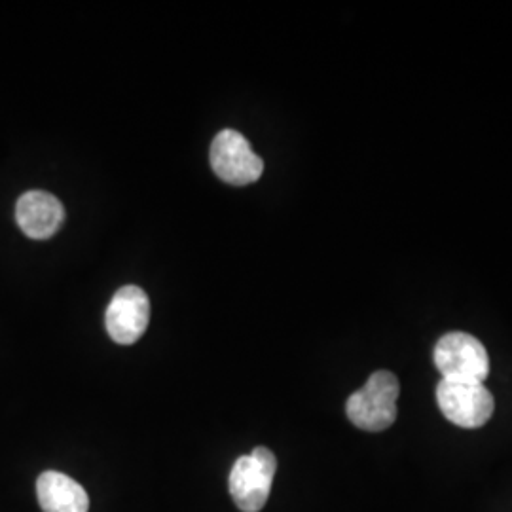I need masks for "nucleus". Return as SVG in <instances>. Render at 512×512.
Returning <instances> with one entry per match:
<instances>
[{
	"instance_id": "obj_4",
	"label": "nucleus",
	"mask_w": 512,
	"mask_h": 512,
	"mask_svg": "<svg viewBox=\"0 0 512 512\" xmlns=\"http://www.w3.org/2000/svg\"><path fill=\"white\" fill-rule=\"evenodd\" d=\"M209 158L220 181L234 186L256 183L264 171L262 158L255 154L251 143L234 129H224L213 139Z\"/></svg>"
},
{
	"instance_id": "obj_3",
	"label": "nucleus",
	"mask_w": 512,
	"mask_h": 512,
	"mask_svg": "<svg viewBox=\"0 0 512 512\" xmlns=\"http://www.w3.org/2000/svg\"><path fill=\"white\" fill-rule=\"evenodd\" d=\"M435 365L442 380L484 384L490 374V357L480 340L467 332H448L435 346Z\"/></svg>"
},
{
	"instance_id": "obj_1",
	"label": "nucleus",
	"mask_w": 512,
	"mask_h": 512,
	"mask_svg": "<svg viewBox=\"0 0 512 512\" xmlns=\"http://www.w3.org/2000/svg\"><path fill=\"white\" fill-rule=\"evenodd\" d=\"M401 385L395 374L378 370L370 374L359 391H355L346 403L349 421L368 433H380L389 429L397 420V399Z\"/></svg>"
},
{
	"instance_id": "obj_5",
	"label": "nucleus",
	"mask_w": 512,
	"mask_h": 512,
	"mask_svg": "<svg viewBox=\"0 0 512 512\" xmlns=\"http://www.w3.org/2000/svg\"><path fill=\"white\" fill-rule=\"evenodd\" d=\"M437 401L444 418L463 429L482 427L494 414V395L476 382L442 380L437 385Z\"/></svg>"
},
{
	"instance_id": "obj_8",
	"label": "nucleus",
	"mask_w": 512,
	"mask_h": 512,
	"mask_svg": "<svg viewBox=\"0 0 512 512\" xmlns=\"http://www.w3.org/2000/svg\"><path fill=\"white\" fill-rule=\"evenodd\" d=\"M37 497L44 512H88L90 497L71 476L46 471L38 476Z\"/></svg>"
},
{
	"instance_id": "obj_2",
	"label": "nucleus",
	"mask_w": 512,
	"mask_h": 512,
	"mask_svg": "<svg viewBox=\"0 0 512 512\" xmlns=\"http://www.w3.org/2000/svg\"><path fill=\"white\" fill-rule=\"evenodd\" d=\"M275 471L277 459L264 446H258L249 456L236 459L230 471L228 486L239 511H262L270 497Z\"/></svg>"
},
{
	"instance_id": "obj_7",
	"label": "nucleus",
	"mask_w": 512,
	"mask_h": 512,
	"mask_svg": "<svg viewBox=\"0 0 512 512\" xmlns=\"http://www.w3.org/2000/svg\"><path fill=\"white\" fill-rule=\"evenodd\" d=\"M16 219L27 238L48 239L63 226L65 209L63 203L52 194L44 190H31L19 198Z\"/></svg>"
},
{
	"instance_id": "obj_6",
	"label": "nucleus",
	"mask_w": 512,
	"mask_h": 512,
	"mask_svg": "<svg viewBox=\"0 0 512 512\" xmlns=\"http://www.w3.org/2000/svg\"><path fill=\"white\" fill-rule=\"evenodd\" d=\"M150 321V302L143 289L128 285L112 296L105 323L110 338L120 346L135 344L145 332Z\"/></svg>"
}]
</instances>
